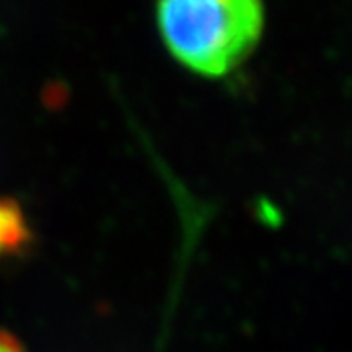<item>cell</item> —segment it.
<instances>
[{
    "instance_id": "cell-1",
    "label": "cell",
    "mask_w": 352,
    "mask_h": 352,
    "mask_svg": "<svg viewBox=\"0 0 352 352\" xmlns=\"http://www.w3.org/2000/svg\"><path fill=\"white\" fill-rule=\"evenodd\" d=\"M157 25L166 50L196 75L219 78L258 45L263 0H157Z\"/></svg>"
},
{
    "instance_id": "cell-3",
    "label": "cell",
    "mask_w": 352,
    "mask_h": 352,
    "mask_svg": "<svg viewBox=\"0 0 352 352\" xmlns=\"http://www.w3.org/2000/svg\"><path fill=\"white\" fill-rule=\"evenodd\" d=\"M0 352H25L24 344L12 333L0 329Z\"/></svg>"
},
{
    "instance_id": "cell-2",
    "label": "cell",
    "mask_w": 352,
    "mask_h": 352,
    "mask_svg": "<svg viewBox=\"0 0 352 352\" xmlns=\"http://www.w3.org/2000/svg\"><path fill=\"white\" fill-rule=\"evenodd\" d=\"M34 235L22 206L12 198H0V261L22 256Z\"/></svg>"
}]
</instances>
